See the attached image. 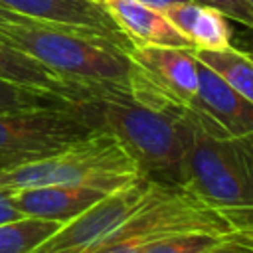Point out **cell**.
I'll use <instances>...</instances> for the list:
<instances>
[{
  "mask_svg": "<svg viewBox=\"0 0 253 253\" xmlns=\"http://www.w3.org/2000/svg\"><path fill=\"white\" fill-rule=\"evenodd\" d=\"M0 40L43 63L71 85V95L79 91L132 95L128 49L97 32L24 20L2 26Z\"/></svg>",
  "mask_w": 253,
  "mask_h": 253,
  "instance_id": "6da1fadb",
  "label": "cell"
},
{
  "mask_svg": "<svg viewBox=\"0 0 253 253\" xmlns=\"http://www.w3.org/2000/svg\"><path fill=\"white\" fill-rule=\"evenodd\" d=\"M61 105L97 132L115 136L140 174L178 184L184 156V130L176 117L138 103L132 95L79 91Z\"/></svg>",
  "mask_w": 253,
  "mask_h": 253,
  "instance_id": "7a4b0ae2",
  "label": "cell"
},
{
  "mask_svg": "<svg viewBox=\"0 0 253 253\" xmlns=\"http://www.w3.org/2000/svg\"><path fill=\"white\" fill-rule=\"evenodd\" d=\"M184 156L178 186L215 210L235 231L253 237V140L215 136L180 113Z\"/></svg>",
  "mask_w": 253,
  "mask_h": 253,
  "instance_id": "3957f363",
  "label": "cell"
},
{
  "mask_svg": "<svg viewBox=\"0 0 253 253\" xmlns=\"http://www.w3.org/2000/svg\"><path fill=\"white\" fill-rule=\"evenodd\" d=\"M136 176H140V170L123 144L115 136L95 130L45 158L2 168L0 188L87 186L111 194Z\"/></svg>",
  "mask_w": 253,
  "mask_h": 253,
  "instance_id": "277c9868",
  "label": "cell"
},
{
  "mask_svg": "<svg viewBox=\"0 0 253 253\" xmlns=\"http://www.w3.org/2000/svg\"><path fill=\"white\" fill-rule=\"evenodd\" d=\"M188 231L239 233L182 186L156 182L146 202L93 253H144L152 243Z\"/></svg>",
  "mask_w": 253,
  "mask_h": 253,
  "instance_id": "5b68a950",
  "label": "cell"
},
{
  "mask_svg": "<svg viewBox=\"0 0 253 253\" xmlns=\"http://www.w3.org/2000/svg\"><path fill=\"white\" fill-rule=\"evenodd\" d=\"M95 132L59 105L0 113V170L45 158Z\"/></svg>",
  "mask_w": 253,
  "mask_h": 253,
  "instance_id": "8992f818",
  "label": "cell"
},
{
  "mask_svg": "<svg viewBox=\"0 0 253 253\" xmlns=\"http://www.w3.org/2000/svg\"><path fill=\"white\" fill-rule=\"evenodd\" d=\"M194 47L130 45V93L138 103L158 111L186 107L200 85Z\"/></svg>",
  "mask_w": 253,
  "mask_h": 253,
  "instance_id": "52a82bcc",
  "label": "cell"
},
{
  "mask_svg": "<svg viewBox=\"0 0 253 253\" xmlns=\"http://www.w3.org/2000/svg\"><path fill=\"white\" fill-rule=\"evenodd\" d=\"M156 180L140 174L126 186L107 194L89 210L59 225L32 253H93L150 196Z\"/></svg>",
  "mask_w": 253,
  "mask_h": 253,
  "instance_id": "ba28073f",
  "label": "cell"
},
{
  "mask_svg": "<svg viewBox=\"0 0 253 253\" xmlns=\"http://www.w3.org/2000/svg\"><path fill=\"white\" fill-rule=\"evenodd\" d=\"M198 75L200 85L194 99L186 107H172L166 113H180L215 136H251L253 105L200 61Z\"/></svg>",
  "mask_w": 253,
  "mask_h": 253,
  "instance_id": "9c48e42d",
  "label": "cell"
},
{
  "mask_svg": "<svg viewBox=\"0 0 253 253\" xmlns=\"http://www.w3.org/2000/svg\"><path fill=\"white\" fill-rule=\"evenodd\" d=\"M0 4L28 20L91 30L130 49V42L113 22L105 6L93 0H0Z\"/></svg>",
  "mask_w": 253,
  "mask_h": 253,
  "instance_id": "30bf717a",
  "label": "cell"
},
{
  "mask_svg": "<svg viewBox=\"0 0 253 253\" xmlns=\"http://www.w3.org/2000/svg\"><path fill=\"white\" fill-rule=\"evenodd\" d=\"M12 192L14 206L24 217L57 221L61 225L107 196V192L87 186H38Z\"/></svg>",
  "mask_w": 253,
  "mask_h": 253,
  "instance_id": "8fae6325",
  "label": "cell"
},
{
  "mask_svg": "<svg viewBox=\"0 0 253 253\" xmlns=\"http://www.w3.org/2000/svg\"><path fill=\"white\" fill-rule=\"evenodd\" d=\"M103 6L130 45L192 47L174 30L160 8H154L142 0H105Z\"/></svg>",
  "mask_w": 253,
  "mask_h": 253,
  "instance_id": "7c38bea8",
  "label": "cell"
},
{
  "mask_svg": "<svg viewBox=\"0 0 253 253\" xmlns=\"http://www.w3.org/2000/svg\"><path fill=\"white\" fill-rule=\"evenodd\" d=\"M164 16L194 49H225L231 45L227 18L211 6L186 0L164 8Z\"/></svg>",
  "mask_w": 253,
  "mask_h": 253,
  "instance_id": "4fadbf2b",
  "label": "cell"
},
{
  "mask_svg": "<svg viewBox=\"0 0 253 253\" xmlns=\"http://www.w3.org/2000/svg\"><path fill=\"white\" fill-rule=\"evenodd\" d=\"M0 81L43 91L59 97L61 101L71 95V85L49 71L43 63L4 40H0Z\"/></svg>",
  "mask_w": 253,
  "mask_h": 253,
  "instance_id": "5bb4252c",
  "label": "cell"
},
{
  "mask_svg": "<svg viewBox=\"0 0 253 253\" xmlns=\"http://www.w3.org/2000/svg\"><path fill=\"white\" fill-rule=\"evenodd\" d=\"M196 59L215 71L227 85L253 105V51L233 45L225 49H192Z\"/></svg>",
  "mask_w": 253,
  "mask_h": 253,
  "instance_id": "9a60e30c",
  "label": "cell"
},
{
  "mask_svg": "<svg viewBox=\"0 0 253 253\" xmlns=\"http://www.w3.org/2000/svg\"><path fill=\"white\" fill-rule=\"evenodd\" d=\"M59 225L57 221L38 217H20L0 223V253H32Z\"/></svg>",
  "mask_w": 253,
  "mask_h": 253,
  "instance_id": "2e32d148",
  "label": "cell"
},
{
  "mask_svg": "<svg viewBox=\"0 0 253 253\" xmlns=\"http://www.w3.org/2000/svg\"><path fill=\"white\" fill-rule=\"evenodd\" d=\"M241 237H247V235L188 231V233L168 235V237L152 243L144 253H217Z\"/></svg>",
  "mask_w": 253,
  "mask_h": 253,
  "instance_id": "e0dca14e",
  "label": "cell"
},
{
  "mask_svg": "<svg viewBox=\"0 0 253 253\" xmlns=\"http://www.w3.org/2000/svg\"><path fill=\"white\" fill-rule=\"evenodd\" d=\"M61 99L43 91H36L30 87L14 85L8 81H0V113L4 111H20L32 107H45V105H59Z\"/></svg>",
  "mask_w": 253,
  "mask_h": 253,
  "instance_id": "ac0fdd59",
  "label": "cell"
},
{
  "mask_svg": "<svg viewBox=\"0 0 253 253\" xmlns=\"http://www.w3.org/2000/svg\"><path fill=\"white\" fill-rule=\"evenodd\" d=\"M206 6H211L219 10L227 20H233L237 24H243L245 28L253 30V10L247 0H192Z\"/></svg>",
  "mask_w": 253,
  "mask_h": 253,
  "instance_id": "d6986e66",
  "label": "cell"
},
{
  "mask_svg": "<svg viewBox=\"0 0 253 253\" xmlns=\"http://www.w3.org/2000/svg\"><path fill=\"white\" fill-rule=\"evenodd\" d=\"M12 190H6V188H0V223H8V221H14V219H20L24 217L18 208L14 206V198H12Z\"/></svg>",
  "mask_w": 253,
  "mask_h": 253,
  "instance_id": "ffe728a7",
  "label": "cell"
},
{
  "mask_svg": "<svg viewBox=\"0 0 253 253\" xmlns=\"http://www.w3.org/2000/svg\"><path fill=\"white\" fill-rule=\"evenodd\" d=\"M217 253H253V237H241Z\"/></svg>",
  "mask_w": 253,
  "mask_h": 253,
  "instance_id": "44dd1931",
  "label": "cell"
},
{
  "mask_svg": "<svg viewBox=\"0 0 253 253\" xmlns=\"http://www.w3.org/2000/svg\"><path fill=\"white\" fill-rule=\"evenodd\" d=\"M24 20H28V18H24V16L12 12L10 8H6L4 4H0V28L6 26V24H18V22H24Z\"/></svg>",
  "mask_w": 253,
  "mask_h": 253,
  "instance_id": "7402d4cb",
  "label": "cell"
},
{
  "mask_svg": "<svg viewBox=\"0 0 253 253\" xmlns=\"http://www.w3.org/2000/svg\"><path fill=\"white\" fill-rule=\"evenodd\" d=\"M142 2H146V4H150V6H154V8H160V10H164V8L172 6V4H178V2H186V0H142Z\"/></svg>",
  "mask_w": 253,
  "mask_h": 253,
  "instance_id": "603a6c76",
  "label": "cell"
},
{
  "mask_svg": "<svg viewBox=\"0 0 253 253\" xmlns=\"http://www.w3.org/2000/svg\"><path fill=\"white\" fill-rule=\"evenodd\" d=\"M93 2H97V4H103V2H105V0H93Z\"/></svg>",
  "mask_w": 253,
  "mask_h": 253,
  "instance_id": "cb8c5ba5",
  "label": "cell"
},
{
  "mask_svg": "<svg viewBox=\"0 0 253 253\" xmlns=\"http://www.w3.org/2000/svg\"><path fill=\"white\" fill-rule=\"evenodd\" d=\"M249 2V6H251V10H253V0H247Z\"/></svg>",
  "mask_w": 253,
  "mask_h": 253,
  "instance_id": "d4e9b609",
  "label": "cell"
},
{
  "mask_svg": "<svg viewBox=\"0 0 253 253\" xmlns=\"http://www.w3.org/2000/svg\"><path fill=\"white\" fill-rule=\"evenodd\" d=\"M251 140H253V134H251Z\"/></svg>",
  "mask_w": 253,
  "mask_h": 253,
  "instance_id": "484cf974",
  "label": "cell"
}]
</instances>
